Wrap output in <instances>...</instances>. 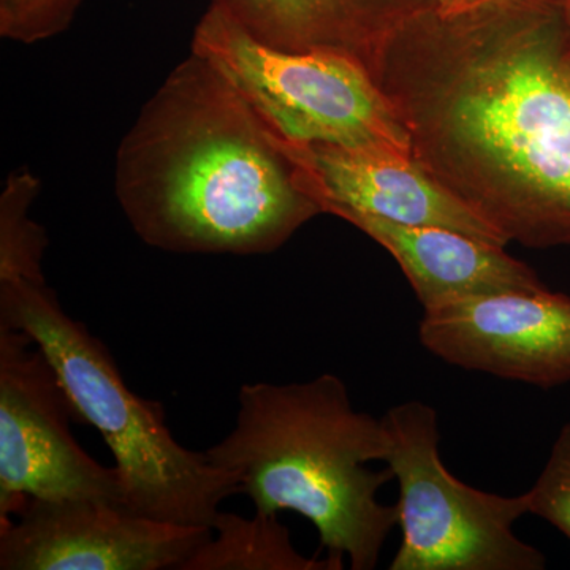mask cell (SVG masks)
<instances>
[{
	"mask_svg": "<svg viewBox=\"0 0 570 570\" xmlns=\"http://www.w3.org/2000/svg\"><path fill=\"white\" fill-rule=\"evenodd\" d=\"M415 163L505 242L570 245V21L566 0L430 11L371 71Z\"/></svg>",
	"mask_w": 570,
	"mask_h": 570,
	"instance_id": "1",
	"label": "cell"
},
{
	"mask_svg": "<svg viewBox=\"0 0 570 570\" xmlns=\"http://www.w3.org/2000/svg\"><path fill=\"white\" fill-rule=\"evenodd\" d=\"M115 179L135 234L168 253H273L322 213L265 119L195 51L122 138Z\"/></svg>",
	"mask_w": 570,
	"mask_h": 570,
	"instance_id": "2",
	"label": "cell"
},
{
	"mask_svg": "<svg viewBox=\"0 0 570 570\" xmlns=\"http://www.w3.org/2000/svg\"><path fill=\"white\" fill-rule=\"evenodd\" d=\"M238 404L234 430L205 452L214 466L234 475L255 512L298 513L316 527L328 557H347L352 570L377 568L397 527L396 504L377 499L393 472L366 468L387 456L382 419L356 411L335 374L246 384Z\"/></svg>",
	"mask_w": 570,
	"mask_h": 570,
	"instance_id": "3",
	"label": "cell"
},
{
	"mask_svg": "<svg viewBox=\"0 0 570 570\" xmlns=\"http://www.w3.org/2000/svg\"><path fill=\"white\" fill-rule=\"evenodd\" d=\"M0 326L20 330L61 379L75 422L99 431L121 479L124 504L151 519L212 528L234 475L206 453L183 448L165 423L163 404L127 387L110 351L71 318L45 276H0Z\"/></svg>",
	"mask_w": 570,
	"mask_h": 570,
	"instance_id": "4",
	"label": "cell"
},
{
	"mask_svg": "<svg viewBox=\"0 0 570 570\" xmlns=\"http://www.w3.org/2000/svg\"><path fill=\"white\" fill-rule=\"evenodd\" d=\"M193 51L223 71L285 140L412 156L406 129L376 81L346 56L276 50L213 2L195 28Z\"/></svg>",
	"mask_w": 570,
	"mask_h": 570,
	"instance_id": "5",
	"label": "cell"
},
{
	"mask_svg": "<svg viewBox=\"0 0 570 570\" xmlns=\"http://www.w3.org/2000/svg\"><path fill=\"white\" fill-rule=\"evenodd\" d=\"M382 423L403 532L390 570L546 569V554L513 532L530 513L527 493L501 497L456 479L439 452L436 409L406 401L389 409Z\"/></svg>",
	"mask_w": 570,
	"mask_h": 570,
	"instance_id": "6",
	"label": "cell"
},
{
	"mask_svg": "<svg viewBox=\"0 0 570 570\" xmlns=\"http://www.w3.org/2000/svg\"><path fill=\"white\" fill-rule=\"evenodd\" d=\"M70 420L73 407L48 356L24 332L0 326V524L29 499L124 504L118 471L78 445Z\"/></svg>",
	"mask_w": 570,
	"mask_h": 570,
	"instance_id": "7",
	"label": "cell"
},
{
	"mask_svg": "<svg viewBox=\"0 0 570 570\" xmlns=\"http://www.w3.org/2000/svg\"><path fill=\"white\" fill-rule=\"evenodd\" d=\"M212 534L108 499H29L20 520L0 524V569L181 570Z\"/></svg>",
	"mask_w": 570,
	"mask_h": 570,
	"instance_id": "8",
	"label": "cell"
},
{
	"mask_svg": "<svg viewBox=\"0 0 570 570\" xmlns=\"http://www.w3.org/2000/svg\"><path fill=\"white\" fill-rule=\"evenodd\" d=\"M419 340L449 365L560 387L570 382V296L547 287L460 299L426 309Z\"/></svg>",
	"mask_w": 570,
	"mask_h": 570,
	"instance_id": "9",
	"label": "cell"
},
{
	"mask_svg": "<svg viewBox=\"0 0 570 570\" xmlns=\"http://www.w3.org/2000/svg\"><path fill=\"white\" fill-rule=\"evenodd\" d=\"M272 132L294 167L299 189L322 213L341 219L365 214L412 227L450 228L491 245H509L471 206L428 175L414 156L324 142L305 145Z\"/></svg>",
	"mask_w": 570,
	"mask_h": 570,
	"instance_id": "10",
	"label": "cell"
},
{
	"mask_svg": "<svg viewBox=\"0 0 570 570\" xmlns=\"http://www.w3.org/2000/svg\"><path fill=\"white\" fill-rule=\"evenodd\" d=\"M276 50L346 56L371 75L390 40L442 0H212Z\"/></svg>",
	"mask_w": 570,
	"mask_h": 570,
	"instance_id": "11",
	"label": "cell"
},
{
	"mask_svg": "<svg viewBox=\"0 0 570 570\" xmlns=\"http://www.w3.org/2000/svg\"><path fill=\"white\" fill-rule=\"evenodd\" d=\"M343 219L393 255L425 311L474 296L547 288L504 246L450 228L412 227L365 214Z\"/></svg>",
	"mask_w": 570,
	"mask_h": 570,
	"instance_id": "12",
	"label": "cell"
},
{
	"mask_svg": "<svg viewBox=\"0 0 570 570\" xmlns=\"http://www.w3.org/2000/svg\"><path fill=\"white\" fill-rule=\"evenodd\" d=\"M212 538L190 554L181 570H337L343 561L306 558L295 550L291 532L277 515L255 512L253 519L217 513Z\"/></svg>",
	"mask_w": 570,
	"mask_h": 570,
	"instance_id": "13",
	"label": "cell"
},
{
	"mask_svg": "<svg viewBox=\"0 0 570 570\" xmlns=\"http://www.w3.org/2000/svg\"><path fill=\"white\" fill-rule=\"evenodd\" d=\"M39 178L29 170L14 171L0 197V276H43L41 261L47 234L29 217Z\"/></svg>",
	"mask_w": 570,
	"mask_h": 570,
	"instance_id": "14",
	"label": "cell"
},
{
	"mask_svg": "<svg viewBox=\"0 0 570 570\" xmlns=\"http://www.w3.org/2000/svg\"><path fill=\"white\" fill-rule=\"evenodd\" d=\"M82 0H0V36L32 45L67 31Z\"/></svg>",
	"mask_w": 570,
	"mask_h": 570,
	"instance_id": "15",
	"label": "cell"
},
{
	"mask_svg": "<svg viewBox=\"0 0 570 570\" xmlns=\"http://www.w3.org/2000/svg\"><path fill=\"white\" fill-rule=\"evenodd\" d=\"M530 513L570 540V422L561 428L539 479L527 491Z\"/></svg>",
	"mask_w": 570,
	"mask_h": 570,
	"instance_id": "16",
	"label": "cell"
},
{
	"mask_svg": "<svg viewBox=\"0 0 570 570\" xmlns=\"http://www.w3.org/2000/svg\"><path fill=\"white\" fill-rule=\"evenodd\" d=\"M489 2V0H442L439 11L444 14L459 13L474 7L482 6V3Z\"/></svg>",
	"mask_w": 570,
	"mask_h": 570,
	"instance_id": "17",
	"label": "cell"
},
{
	"mask_svg": "<svg viewBox=\"0 0 570 570\" xmlns=\"http://www.w3.org/2000/svg\"><path fill=\"white\" fill-rule=\"evenodd\" d=\"M566 3H568V13H569V21H570V0H566Z\"/></svg>",
	"mask_w": 570,
	"mask_h": 570,
	"instance_id": "18",
	"label": "cell"
},
{
	"mask_svg": "<svg viewBox=\"0 0 570 570\" xmlns=\"http://www.w3.org/2000/svg\"><path fill=\"white\" fill-rule=\"evenodd\" d=\"M489 2H498V0H489ZM489 2H485V3H489Z\"/></svg>",
	"mask_w": 570,
	"mask_h": 570,
	"instance_id": "19",
	"label": "cell"
}]
</instances>
